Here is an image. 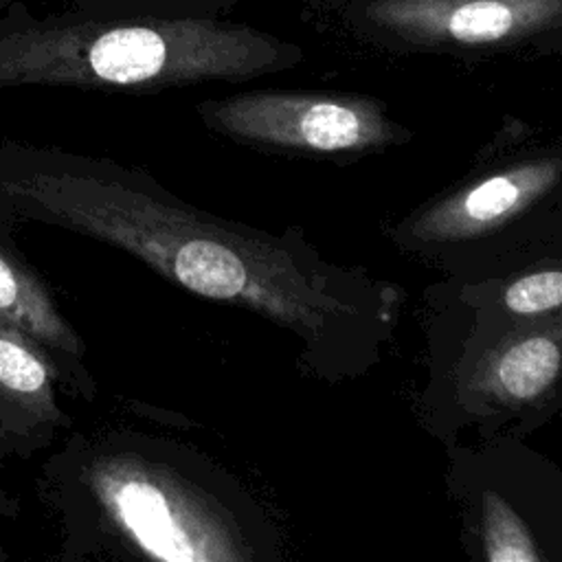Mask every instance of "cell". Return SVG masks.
I'll list each match as a JSON object with an SVG mask.
<instances>
[{
	"label": "cell",
	"mask_w": 562,
	"mask_h": 562,
	"mask_svg": "<svg viewBox=\"0 0 562 562\" xmlns=\"http://www.w3.org/2000/svg\"><path fill=\"white\" fill-rule=\"evenodd\" d=\"M0 156V202L127 250L178 288L292 331L327 375L367 369L389 338L391 288L334 266L301 239L220 220L149 173L108 158Z\"/></svg>",
	"instance_id": "cell-1"
},
{
	"label": "cell",
	"mask_w": 562,
	"mask_h": 562,
	"mask_svg": "<svg viewBox=\"0 0 562 562\" xmlns=\"http://www.w3.org/2000/svg\"><path fill=\"white\" fill-rule=\"evenodd\" d=\"M301 57L292 42L213 18H37L20 2H9L0 15V90L151 92L244 81L292 68Z\"/></svg>",
	"instance_id": "cell-2"
},
{
	"label": "cell",
	"mask_w": 562,
	"mask_h": 562,
	"mask_svg": "<svg viewBox=\"0 0 562 562\" xmlns=\"http://www.w3.org/2000/svg\"><path fill=\"white\" fill-rule=\"evenodd\" d=\"M86 485L105 527L147 558L169 562L250 558L228 512L165 463L132 452L99 457L86 470Z\"/></svg>",
	"instance_id": "cell-3"
},
{
	"label": "cell",
	"mask_w": 562,
	"mask_h": 562,
	"mask_svg": "<svg viewBox=\"0 0 562 562\" xmlns=\"http://www.w3.org/2000/svg\"><path fill=\"white\" fill-rule=\"evenodd\" d=\"M198 112L233 140L307 154H360L408 138L380 101L362 94L248 90L202 101Z\"/></svg>",
	"instance_id": "cell-4"
},
{
	"label": "cell",
	"mask_w": 562,
	"mask_h": 562,
	"mask_svg": "<svg viewBox=\"0 0 562 562\" xmlns=\"http://www.w3.org/2000/svg\"><path fill=\"white\" fill-rule=\"evenodd\" d=\"M356 18L411 48H507L555 33L562 0H369Z\"/></svg>",
	"instance_id": "cell-5"
},
{
	"label": "cell",
	"mask_w": 562,
	"mask_h": 562,
	"mask_svg": "<svg viewBox=\"0 0 562 562\" xmlns=\"http://www.w3.org/2000/svg\"><path fill=\"white\" fill-rule=\"evenodd\" d=\"M558 178L560 158L516 162L437 200L411 220L408 233L422 244H450L487 235L544 198Z\"/></svg>",
	"instance_id": "cell-6"
},
{
	"label": "cell",
	"mask_w": 562,
	"mask_h": 562,
	"mask_svg": "<svg viewBox=\"0 0 562 562\" xmlns=\"http://www.w3.org/2000/svg\"><path fill=\"white\" fill-rule=\"evenodd\" d=\"M57 371L18 329L0 323V441L29 452L68 422L55 400Z\"/></svg>",
	"instance_id": "cell-7"
},
{
	"label": "cell",
	"mask_w": 562,
	"mask_h": 562,
	"mask_svg": "<svg viewBox=\"0 0 562 562\" xmlns=\"http://www.w3.org/2000/svg\"><path fill=\"white\" fill-rule=\"evenodd\" d=\"M0 323L40 347L59 380L72 384L83 397H92L81 338L55 307L46 285L4 244H0Z\"/></svg>",
	"instance_id": "cell-8"
},
{
	"label": "cell",
	"mask_w": 562,
	"mask_h": 562,
	"mask_svg": "<svg viewBox=\"0 0 562 562\" xmlns=\"http://www.w3.org/2000/svg\"><path fill=\"white\" fill-rule=\"evenodd\" d=\"M560 375V342L551 331L507 340L481 371V382L503 402L525 404L540 397Z\"/></svg>",
	"instance_id": "cell-9"
},
{
	"label": "cell",
	"mask_w": 562,
	"mask_h": 562,
	"mask_svg": "<svg viewBox=\"0 0 562 562\" xmlns=\"http://www.w3.org/2000/svg\"><path fill=\"white\" fill-rule=\"evenodd\" d=\"M483 558L490 562H540L542 553L536 547L527 525L512 512V507L487 492L481 512Z\"/></svg>",
	"instance_id": "cell-10"
},
{
	"label": "cell",
	"mask_w": 562,
	"mask_h": 562,
	"mask_svg": "<svg viewBox=\"0 0 562 562\" xmlns=\"http://www.w3.org/2000/svg\"><path fill=\"white\" fill-rule=\"evenodd\" d=\"M503 301L509 312L522 316L558 310L562 303V272L551 268L525 274L505 290Z\"/></svg>",
	"instance_id": "cell-11"
},
{
	"label": "cell",
	"mask_w": 562,
	"mask_h": 562,
	"mask_svg": "<svg viewBox=\"0 0 562 562\" xmlns=\"http://www.w3.org/2000/svg\"><path fill=\"white\" fill-rule=\"evenodd\" d=\"M13 509H15L13 501L0 490V512H2V514H13Z\"/></svg>",
	"instance_id": "cell-12"
},
{
	"label": "cell",
	"mask_w": 562,
	"mask_h": 562,
	"mask_svg": "<svg viewBox=\"0 0 562 562\" xmlns=\"http://www.w3.org/2000/svg\"><path fill=\"white\" fill-rule=\"evenodd\" d=\"M9 2H13V0H0V9H4Z\"/></svg>",
	"instance_id": "cell-13"
}]
</instances>
